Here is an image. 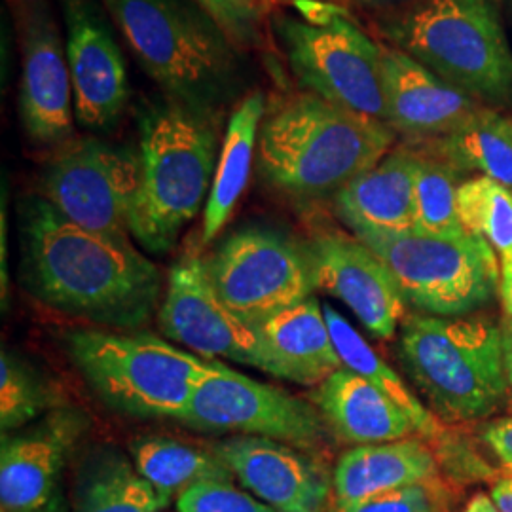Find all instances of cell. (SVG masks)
<instances>
[{
  "instance_id": "1",
  "label": "cell",
  "mask_w": 512,
  "mask_h": 512,
  "mask_svg": "<svg viewBox=\"0 0 512 512\" xmlns=\"http://www.w3.org/2000/svg\"><path fill=\"white\" fill-rule=\"evenodd\" d=\"M21 281L42 304L109 330H137L162 306L164 277L129 236L93 232L42 196L21 213Z\"/></svg>"
},
{
  "instance_id": "18",
  "label": "cell",
  "mask_w": 512,
  "mask_h": 512,
  "mask_svg": "<svg viewBox=\"0 0 512 512\" xmlns=\"http://www.w3.org/2000/svg\"><path fill=\"white\" fill-rule=\"evenodd\" d=\"M67 25V61L76 120L112 128L128 103V76L120 48L90 0H59Z\"/></svg>"
},
{
  "instance_id": "20",
  "label": "cell",
  "mask_w": 512,
  "mask_h": 512,
  "mask_svg": "<svg viewBox=\"0 0 512 512\" xmlns=\"http://www.w3.org/2000/svg\"><path fill=\"white\" fill-rule=\"evenodd\" d=\"M268 374L298 385H319L344 368L315 296L256 323Z\"/></svg>"
},
{
  "instance_id": "5",
  "label": "cell",
  "mask_w": 512,
  "mask_h": 512,
  "mask_svg": "<svg viewBox=\"0 0 512 512\" xmlns=\"http://www.w3.org/2000/svg\"><path fill=\"white\" fill-rule=\"evenodd\" d=\"M380 31L482 105L512 107L511 46L494 0H410Z\"/></svg>"
},
{
  "instance_id": "10",
  "label": "cell",
  "mask_w": 512,
  "mask_h": 512,
  "mask_svg": "<svg viewBox=\"0 0 512 512\" xmlns=\"http://www.w3.org/2000/svg\"><path fill=\"white\" fill-rule=\"evenodd\" d=\"M205 268L220 298L253 325L317 291L306 245L270 228L230 234Z\"/></svg>"
},
{
  "instance_id": "25",
  "label": "cell",
  "mask_w": 512,
  "mask_h": 512,
  "mask_svg": "<svg viewBox=\"0 0 512 512\" xmlns=\"http://www.w3.org/2000/svg\"><path fill=\"white\" fill-rule=\"evenodd\" d=\"M74 512H160L164 495L116 448H95L82 461L74 484Z\"/></svg>"
},
{
  "instance_id": "8",
  "label": "cell",
  "mask_w": 512,
  "mask_h": 512,
  "mask_svg": "<svg viewBox=\"0 0 512 512\" xmlns=\"http://www.w3.org/2000/svg\"><path fill=\"white\" fill-rule=\"evenodd\" d=\"M397 279L406 304L427 315L463 317L494 302L501 264L480 236L437 238L420 232H353Z\"/></svg>"
},
{
  "instance_id": "16",
  "label": "cell",
  "mask_w": 512,
  "mask_h": 512,
  "mask_svg": "<svg viewBox=\"0 0 512 512\" xmlns=\"http://www.w3.org/2000/svg\"><path fill=\"white\" fill-rule=\"evenodd\" d=\"M304 245L315 287L346 304L372 336L393 338L406 317V300L384 260L342 232H321Z\"/></svg>"
},
{
  "instance_id": "38",
  "label": "cell",
  "mask_w": 512,
  "mask_h": 512,
  "mask_svg": "<svg viewBox=\"0 0 512 512\" xmlns=\"http://www.w3.org/2000/svg\"><path fill=\"white\" fill-rule=\"evenodd\" d=\"M465 512H499L495 507L494 501L490 494H484V492H478V494L471 497V501L467 503Z\"/></svg>"
},
{
  "instance_id": "24",
  "label": "cell",
  "mask_w": 512,
  "mask_h": 512,
  "mask_svg": "<svg viewBox=\"0 0 512 512\" xmlns=\"http://www.w3.org/2000/svg\"><path fill=\"white\" fill-rule=\"evenodd\" d=\"M264 116L266 99L260 92L249 93L230 116L222 139L215 181L205 203L203 245L219 236L245 192Z\"/></svg>"
},
{
  "instance_id": "32",
  "label": "cell",
  "mask_w": 512,
  "mask_h": 512,
  "mask_svg": "<svg viewBox=\"0 0 512 512\" xmlns=\"http://www.w3.org/2000/svg\"><path fill=\"white\" fill-rule=\"evenodd\" d=\"M234 46L251 48L262 42L264 18L270 0H198Z\"/></svg>"
},
{
  "instance_id": "34",
  "label": "cell",
  "mask_w": 512,
  "mask_h": 512,
  "mask_svg": "<svg viewBox=\"0 0 512 512\" xmlns=\"http://www.w3.org/2000/svg\"><path fill=\"white\" fill-rule=\"evenodd\" d=\"M179 512H275L272 507L243 492L234 482H202L177 499Z\"/></svg>"
},
{
  "instance_id": "19",
  "label": "cell",
  "mask_w": 512,
  "mask_h": 512,
  "mask_svg": "<svg viewBox=\"0 0 512 512\" xmlns=\"http://www.w3.org/2000/svg\"><path fill=\"white\" fill-rule=\"evenodd\" d=\"M382 76L387 126L416 141L439 139L486 107L393 46H382Z\"/></svg>"
},
{
  "instance_id": "29",
  "label": "cell",
  "mask_w": 512,
  "mask_h": 512,
  "mask_svg": "<svg viewBox=\"0 0 512 512\" xmlns=\"http://www.w3.org/2000/svg\"><path fill=\"white\" fill-rule=\"evenodd\" d=\"M418 150L414 181V232L437 238L461 236L463 228L458 213L459 184L463 173L433 154Z\"/></svg>"
},
{
  "instance_id": "17",
  "label": "cell",
  "mask_w": 512,
  "mask_h": 512,
  "mask_svg": "<svg viewBox=\"0 0 512 512\" xmlns=\"http://www.w3.org/2000/svg\"><path fill=\"white\" fill-rule=\"evenodd\" d=\"M243 488L275 512H329L332 476L291 444L236 435L211 446Z\"/></svg>"
},
{
  "instance_id": "23",
  "label": "cell",
  "mask_w": 512,
  "mask_h": 512,
  "mask_svg": "<svg viewBox=\"0 0 512 512\" xmlns=\"http://www.w3.org/2000/svg\"><path fill=\"white\" fill-rule=\"evenodd\" d=\"M439 478V459L421 437L353 446L332 471V503L346 505L372 495Z\"/></svg>"
},
{
  "instance_id": "26",
  "label": "cell",
  "mask_w": 512,
  "mask_h": 512,
  "mask_svg": "<svg viewBox=\"0 0 512 512\" xmlns=\"http://www.w3.org/2000/svg\"><path fill=\"white\" fill-rule=\"evenodd\" d=\"M423 152L454 165L463 175L478 173L512 188V118L482 107L459 128L429 141Z\"/></svg>"
},
{
  "instance_id": "22",
  "label": "cell",
  "mask_w": 512,
  "mask_h": 512,
  "mask_svg": "<svg viewBox=\"0 0 512 512\" xmlns=\"http://www.w3.org/2000/svg\"><path fill=\"white\" fill-rule=\"evenodd\" d=\"M310 397L330 433L346 444L366 446L420 437L397 404L346 366L317 385Z\"/></svg>"
},
{
  "instance_id": "3",
  "label": "cell",
  "mask_w": 512,
  "mask_h": 512,
  "mask_svg": "<svg viewBox=\"0 0 512 512\" xmlns=\"http://www.w3.org/2000/svg\"><path fill=\"white\" fill-rule=\"evenodd\" d=\"M217 112L169 99L139 118L141 183L129 234L147 251H171L209 198L219 158Z\"/></svg>"
},
{
  "instance_id": "33",
  "label": "cell",
  "mask_w": 512,
  "mask_h": 512,
  "mask_svg": "<svg viewBox=\"0 0 512 512\" xmlns=\"http://www.w3.org/2000/svg\"><path fill=\"white\" fill-rule=\"evenodd\" d=\"M446 511V497L439 480L401 490L372 495L346 505H330L329 512H440Z\"/></svg>"
},
{
  "instance_id": "35",
  "label": "cell",
  "mask_w": 512,
  "mask_h": 512,
  "mask_svg": "<svg viewBox=\"0 0 512 512\" xmlns=\"http://www.w3.org/2000/svg\"><path fill=\"white\" fill-rule=\"evenodd\" d=\"M480 439L490 448L503 469L512 473V416L497 418L482 425Z\"/></svg>"
},
{
  "instance_id": "28",
  "label": "cell",
  "mask_w": 512,
  "mask_h": 512,
  "mask_svg": "<svg viewBox=\"0 0 512 512\" xmlns=\"http://www.w3.org/2000/svg\"><path fill=\"white\" fill-rule=\"evenodd\" d=\"M131 461L154 490L171 503L186 490L202 482H234V473L209 448L167 437H139L131 446Z\"/></svg>"
},
{
  "instance_id": "27",
  "label": "cell",
  "mask_w": 512,
  "mask_h": 512,
  "mask_svg": "<svg viewBox=\"0 0 512 512\" xmlns=\"http://www.w3.org/2000/svg\"><path fill=\"white\" fill-rule=\"evenodd\" d=\"M323 311L342 365L365 378L368 384L380 389L387 399L397 404L416 425L421 439L437 442L446 433V429L442 421L429 410V406L421 403L416 393L399 376V372L385 363L380 353L366 342L361 332L351 327V323L340 311L330 306H325Z\"/></svg>"
},
{
  "instance_id": "37",
  "label": "cell",
  "mask_w": 512,
  "mask_h": 512,
  "mask_svg": "<svg viewBox=\"0 0 512 512\" xmlns=\"http://www.w3.org/2000/svg\"><path fill=\"white\" fill-rule=\"evenodd\" d=\"M490 497H492L497 511L512 512V473L495 478V482L490 488Z\"/></svg>"
},
{
  "instance_id": "31",
  "label": "cell",
  "mask_w": 512,
  "mask_h": 512,
  "mask_svg": "<svg viewBox=\"0 0 512 512\" xmlns=\"http://www.w3.org/2000/svg\"><path fill=\"white\" fill-rule=\"evenodd\" d=\"M458 213L463 228L486 239L497 256L512 253V194L488 177L459 184Z\"/></svg>"
},
{
  "instance_id": "36",
  "label": "cell",
  "mask_w": 512,
  "mask_h": 512,
  "mask_svg": "<svg viewBox=\"0 0 512 512\" xmlns=\"http://www.w3.org/2000/svg\"><path fill=\"white\" fill-rule=\"evenodd\" d=\"M501 264V279H499V298L503 310L512 319V253L499 258Z\"/></svg>"
},
{
  "instance_id": "4",
  "label": "cell",
  "mask_w": 512,
  "mask_h": 512,
  "mask_svg": "<svg viewBox=\"0 0 512 512\" xmlns=\"http://www.w3.org/2000/svg\"><path fill=\"white\" fill-rule=\"evenodd\" d=\"M397 351L440 421L486 420L507 403L503 330L490 317L408 315Z\"/></svg>"
},
{
  "instance_id": "30",
  "label": "cell",
  "mask_w": 512,
  "mask_h": 512,
  "mask_svg": "<svg viewBox=\"0 0 512 512\" xmlns=\"http://www.w3.org/2000/svg\"><path fill=\"white\" fill-rule=\"evenodd\" d=\"M63 406L54 385L35 366L25 363L12 351L0 357V427L2 433L31 425L55 408Z\"/></svg>"
},
{
  "instance_id": "41",
  "label": "cell",
  "mask_w": 512,
  "mask_h": 512,
  "mask_svg": "<svg viewBox=\"0 0 512 512\" xmlns=\"http://www.w3.org/2000/svg\"><path fill=\"white\" fill-rule=\"evenodd\" d=\"M272 2H289V4H300V2H321V4H338L340 0H272Z\"/></svg>"
},
{
  "instance_id": "13",
  "label": "cell",
  "mask_w": 512,
  "mask_h": 512,
  "mask_svg": "<svg viewBox=\"0 0 512 512\" xmlns=\"http://www.w3.org/2000/svg\"><path fill=\"white\" fill-rule=\"evenodd\" d=\"M158 321L169 340L198 355L224 357L268 372L256 325L220 298L207 275L205 258L186 255L171 268Z\"/></svg>"
},
{
  "instance_id": "14",
  "label": "cell",
  "mask_w": 512,
  "mask_h": 512,
  "mask_svg": "<svg viewBox=\"0 0 512 512\" xmlns=\"http://www.w3.org/2000/svg\"><path fill=\"white\" fill-rule=\"evenodd\" d=\"M88 429L86 410L63 404L18 435L2 433V511H67L65 467Z\"/></svg>"
},
{
  "instance_id": "43",
  "label": "cell",
  "mask_w": 512,
  "mask_h": 512,
  "mask_svg": "<svg viewBox=\"0 0 512 512\" xmlns=\"http://www.w3.org/2000/svg\"><path fill=\"white\" fill-rule=\"evenodd\" d=\"M2 512H4V511H2Z\"/></svg>"
},
{
  "instance_id": "11",
  "label": "cell",
  "mask_w": 512,
  "mask_h": 512,
  "mask_svg": "<svg viewBox=\"0 0 512 512\" xmlns=\"http://www.w3.org/2000/svg\"><path fill=\"white\" fill-rule=\"evenodd\" d=\"M177 420L202 433L277 440L306 452L321 448L330 433L315 404L224 365L203 378Z\"/></svg>"
},
{
  "instance_id": "2",
  "label": "cell",
  "mask_w": 512,
  "mask_h": 512,
  "mask_svg": "<svg viewBox=\"0 0 512 512\" xmlns=\"http://www.w3.org/2000/svg\"><path fill=\"white\" fill-rule=\"evenodd\" d=\"M393 141L395 131L384 122L332 105L315 93H294L266 114L256 167L266 183L291 198H334L378 164Z\"/></svg>"
},
{
  "instance_id": "12",
  "label": "cell",
  "mask_w": 512,
  "mask_h": 512,
  "mask_svg": "<svg viewBox=\"0 0 512 512\" xmlns=\"http://www.w3.org/2000/svg\"><path fill=\"white\" fill-rule=\"evenodd\" d=\"M139 183V152L99 139H76L61 145L44 167L40 190L46 202L76 224L129 236Z\"/></svg>"
},
{
  "instance_id": "6",
  "label": "cell",
  "mask_w": 512,
  "mask_h": 512,
  "mask_svg": "<svg viewBox=\"0 0 512 512\" xmlns=\"http://www.w3.org/2000/svg\"><path fill=\"white\" fill-rule=\"evenodd\" d=\"M114 14L133 54L173 101L215 112L236 90L234 44L207 14L179 0H116Z\"/></svg>"
},
{
  "instance_id": "9",
  "label": "cell",
  "mask_w": 512,
  "mask_h": 512,
  "mask_svg": "<svg viewBox=\"0 0 512 512\" xmlns=\"http://www.w3.org/2000/svg\"><path fill=\"white\" fill-rule=\"evenodd\" d=\"M275 27L294 78L308 92L387 124L382 46L359 29L346 12L329 4L321 18H277Z\"/></svg>"
},
{
  "instance_id": "42",
  "label": "cell",
  "mask_w": 512,
  "mask_h": 512,
  "mask_svg": "<svg viewBox=\"0 0 512 512\" xmlns=\"http://www.w3.org/2000/svg\"><path fill=\"white\" fill-rule=\"evenodd\" d=\"M440 512H446V511H440Z\"/></svg>"
},
{
  "instance_id": "7",
  "label": "cell",
  "mask_w": 512,
  "mask_h": 512,
  "mask_svg": "<svg viewBox=\"0 0 512 512\" xmlns=\"http://www.w3.org/2000/svg\"><path fill=\"white\" fill-rule=\"evenodd\" d=\"M65 349L103 403L143 420H177L203 378L220 366L150 334L120 330H69Z\"/></svg>"
},
{
  "instance_id": "40",
  "label": "cell",
  "mask_w": 512,
  "mask_h": 512,
  "mask_svg": "<svg viewBox=\"0 0 512 512\" xmlns=\"http://www.w3.org/2000/svg\"><path fill=\"white\" fill-rule=\"evenodd\" d=\"M365 8H387V6H403L410 0H353Z\"/></svg>"
},
{
  "instance_id": "15",
  "label": "cell",
  "mask_w": 512,
  "mask_h": 512,
  "mask_svg": "<svg viewBox=\"0 0 512 512\" xmlns=\"http://www.w3.org/2000/svg\"><path fill=\"white\" fill-rule=\"evenodd\" d=\"M21 37L19 112L25 131L40 145H65L73 137L71 69L46 0H16Z\"/></svg>"
},
{
  "instance_id": "21",
  "label": "cell",
  "mask_w": 512,
  "mask_h": 512,
  "mask_svg": "<svg viewBox=\"0 0 512 512\" xmlns=\"http://www.w3.org/2000/svg\"><path fill=\"white\" fill-rule=\"evenodd\" d=\"M416 148L387 152L334 196V211L351 232H414Z\"/></svg>"
},
{
  "instance_id": "39",
  "label": "cell",
  "mask_w": 512,
  "mask_h": 512,
  "mask_svg": "<svg viewBox=\"0 0 512 512\" xmlns=\"http://www.w3.org/2000/svg\"><path fill=\"white\" fill-rule=\"evenodd\" d=\"M503 349H505V370H507V380L512 389V321H509L503 329Z\"/></svg>"
}]
</instances>
